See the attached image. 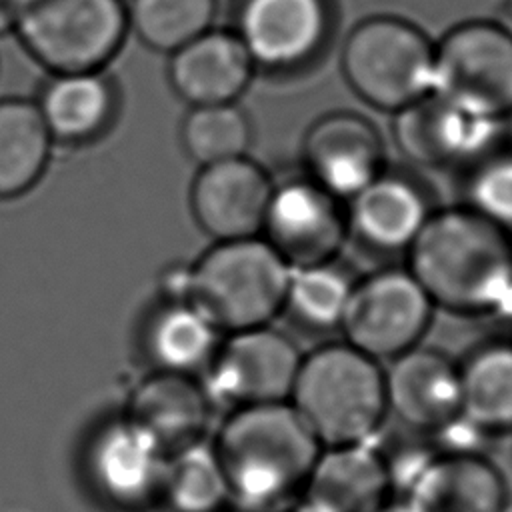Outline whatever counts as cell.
I'll return each instance as SVG.
<instances>
[{
  "mask_svg": "<svg viewBox=\"0 0 512 512\" xmlns=\"http://www.w3.org/2000/svg\"><path fill=\"white\" fill-rule=\"evenodd\" d=\"M232 502L272 512L302 496L322 444L290 402L230 410L212 444Z\"/></svg>",
  "mask_w": 512,
  "mask_h": 512,
  "instance_id": "2",
  "label": "cell"
},
{
  "mask_svg": "<svg viewBox=\"0 0 512 512\" xmlns=\"http://www.w3.org/2000/svg\"><path fill=\"white\" fill-rule=\"evenodd\" d=\"M162 498L172 512H220L232 502L212 444L200 440L168 456Z\"/></svg>",
  "mask_w": 512,
  "mask_h": 512,
  "instance_id": "26",
  "label": "cell"
},
{
  "mask_svg": "<svg viewBox=\"0 0 512 512\" xmlns=\"http://www.w3.org/2000/svg\"><path fill=\"white\" fill-rule=\"evenodd\" d=\"M430 216L422 190L406 178L380 174L350 198L354 234L382 252L408 250Z\"/></svg>",
  "mask_w": 512,
  "mask_h": 512,
  "instance_id": "22",
  "label": "cell"
},
{
  "mask_svg": "<svg viewBox=\"0 0 512 512\" xmlns=\"http://www.w3.org/2000/svg\"><path fill=\"white\" fill-rule=\"evenodd\" d=\"M496 122L476 118L434 92L400 108L394 138L402 154L428 168L474 160L492 142Z\"/></svg>",
  "mask_w": 512,
  "mask_h": 512,
  "instance_id": "15",
  "label": "cell"
},
{
  "mask_svg": "<svg viewBox=\"0 0 512 512\" xmlns=\"http://www.w3.org/2000/svg\"><path fill=\"white\" fill-rule=\"evenodd\" d=\"M52 144L36 102L0 98V200L26 194L42 178Z\"/></svg>",
  "mask_w": 512,
  "mask_h": 512,
  "instance_id": "24",
  "label": "cell"
},
{
  "mask_svg": "<svg viewBox=\"0 0 512 512\" xmlns=\"http://www.w3.org/2000/svg\"><path fill=\"white\" fill-rule=\"evenodd\" d=\"M468 204L472 210L512 230V152L484 156L468 178Z\"/></svg>",
  "mask_w": 512,
  "mask_h": 512,
  "instance_id": "30",
  "label": "cell"
},
{
  "mask_svg": "<svg viewBox=\"0 0 512 512\" xmlns=\"http://www.w3.org/2000/svg\"><path fill=\"white\" fill-rule=\"evenodd\" d=\"M288 400L328 448L366 442L388 410L384 372L348 342L302 356Z\"/></svg>",
  "mask_w": 512,
  "mask_h": 512,
  "instance_id": "3",
  "label": "cell"
},
{
  "mask_svg": "<svg viewBox=\"0 0 512 512\" xmlns=\"http://www.w3.org/2000/svg\"><path fill=\"white\" fill-rule=\"evenodd\" d=\"M390 472L364 442L320 452L302 492L308 512H376L386 504Z\"/></svg>",
  "mask_w": 512,
  "mask_h": 512,
  "instance_id": "19",
  "label": "cell"
},
{
  "mask_svg": "<svg viewBox=\"0 0 512 512\" xmlns=\"http://www.w3.org/2000/svg\"><path fill=\"white\" fill-rule=\"evenodd\" d=\"M432 92L498 122L512 112V32L490 20L462 22L434 46Z\"/></svg>",
  "mask_w": 512,
  "mask_h": 512,
  "instance_id": "7",
  "label": "cell"
},
{
  "mask_svg": "<svg viewBox=\"0 0 512 512\" xmlns=\"http://www.w3.org/2000/svg\"><path fill=\"white\" fill-rule=\"evenodd\" d=\"M116 102L112 80L102 70H86L52 74L36 106L54 142L84 144L108 130Z\"/></svg>",
  "mask_w": 512,
  "mask_h": 512,
  "instance_id": "21",
  "label": "cell"
},
{
  "mask_svg": "<svg viewBox=\"0 0 512 512\" xmlns=\"http://www.w3.org/2000/svg\"><path fill=\"white\" fill-rule=\"evenodd\" d=\"M180 140L186 154L200 166L246 156L252 124L236 102L192 106L182 120Z\"/></svg>",
  "mask_w": 512,
  "mask_h": 512,
  "instance_id": "28",
  "label": "cell"
},
{
  "mask_svg": "<svg viewBox=\"0 0 512 512\" xmlns=\"http://www.w3.org/2000/svg\"><path fill=\"white\" fill-rule=\"evenodd\" d=\"M232 30L256 68L292 70L322 48L330 6L328 0H236Z\"/></svg>",
  "mask_w": 512,
  "mask_h": 512,
  "instance_id": "12",
  "label": "cell"
},
{
  "mask_svg": "<svg viewBox=\"0 0 512 512\" xmlns=\"http://www.w3.org/2000/svg\"><path fill=\"white\" fill-rule=\"evenodd\" d=\"M22 4L24 0H0V36L14 32Z\"/></svg>",
  "mask_w": 512,
  "mask_h": 512,
  "instance_id": "31",
  "label": "cell"
},
{
  "mask_svg": "<svg viewBox=\"0 0 512 512\" xmlns=\"http://www.w3.org/2000/svg\"><path fill=\"white\" fill-rule=\"evenodd\" d=\"M260 234L292 268H302L334 260L346 220L328 190L310 178L290 180L274 186Z\"/></svg>",
  "mask_w": 512,
  "mask_h": 512,
  "instance_id": "11",
  "label": "cell"
},
{
  "mask_svg": "<svg viewBox=\"0 0 512 512\" xmlns=\"http://www.w3.org/2000/svg\"><path fill=\"white\" fill-rule=\"evenodd\" d=\"M274 184L248 156L200 166L190 186L196 224L216 242L260 236Z\"/></svg>",
  "mask_w": 512,
  "mask_h": 512,
  "instance_id": "14",
  "label": "cell"
},
{
  "mask_svg": "<svg viewBox=\"0 0 512 512\" xmlns=\"http://www.w3.org/2000/svg\"><path fill=\"white\" fill-rule=\"evenodd\" d=\"M220 332L190 300H166L146 324L144 350L154 370L196 376L214 358Z\"/></svg>",
  "mask_w": 512,
  "mask_h": 512,
  "instance_id": "23",
  "label": "cell"
},
{
  "mask_svg": "<svg viewBox=\"0 0 512 512\" xmlns=\"http://www.w3.org/2000/svg\"><path fill=\"white\" fill-rule=\"evenodd\" d=\"M256 64L234 30L210 28L170 54L168 80L190 106L236 102Z\"/></svg>",
  "mask_w": 512,
  "mask_h": 512,
  "instance_id": "17",
  "label": "cell"
},
{
  "mask_svg": "<svg viewBox=\"0 0 512 512\" xmlns=\"http://www.w3.org/2000/svg\"><path fill=\"white\" fill-rule=\"evenodd\" d=\"M302 160L312 182L338 200H350L384 172V144L366 116L338 110L310 124Z\"/></svg>",
  "mask_w": 512,
  "mask_h": 512,
  "instance_id": "13",
  "label": "cell"
},
{
  "mask_svg": "<svg viewBox=\"0 0 512 512\" xmlns=\"http://www.w3.org/2000/svg\"><path fill=\"white\" fill-rule=\"evenodd\" d=\"M126 10L142 44L172 54L212 28L216 0H130Z\"/></svg>",
  "mask_w": 512,
  "mask_h": 512,
  "instance_id": "27",
  "label": "cell"
},
{
  "mask_svg": "<svg viewBox=\"0 0 512 512\" xmlns=\"http://www.w3.org/2000/svg\"><path fill=\"white\" fill-rule=\"evenodd\" d=\"M300 364L296 344L270 324L228 332L204 370L202 386L212 404L230 410L288 402Z\"/></svg>",
  "mask_w": 512,
  "mask_h": 512,
  "instance_id": "8",
  "label": "cell"
},
{
  "mask_svg": "<svg viewBox=\"0 0 512 512\" xmlns=\"http://www.w3.org/2000/svg\"><path fill=\"white\" fill-rule=\"evenodd\" d=\"M376 512H410L406 504H384L380 510Z\"/></svg>",
  "mask_w": 512,
  "mask_h": 512,
  "instance_id": "32",
  "label": "cell"
},
{
  "mask_svg": "<svg viewBox=\"0 0 512 512\" xmlns=\"http://www.w3.org/2000/svg\"><path fill=\"white\" fill-rule=\"evenodd\" d=\"M434 46L412 22L370 16L358 22L342 48V72L368 104L398 112L432 92Z\"/></svg>",
  "mask_w": 512,
  "mask_h": 512,
  "instance_id": "6",
  "label": "cell"
},
{
  "mask_svg": "<svg viewBox=\"0 0 512 512\" xmlns=\"http://www.w3.org/2000/svg\"><path fill=\"white\" fill-rule=\"evenodd\" d=\"M168 454L128 416L100 426L84 452L92 490L108 504L138 510L162 496Z\"/></svg>",
  "mask_w": 512,
  "mask_h": 512,
  "instance_id": "10",
  "label": "cell"
},
{
  "mask_svg": "<svg viewBox=\"0 0 512 512\" xmlns=\"http://www.w3.org/2000/svg\"><path fill=\"white\" fill-rule=\"evenodd\" d=\"M460 368V416L484 432L512 428V344L474 350Z\"/></svg>",
  "mask_w": 512,
  "mask_h": 512,
  "instance_id": "25",
  "label": "cell"
},
{
  "mask_svg": "<svg viewBox=\"0 0 512 512\" xmlns=\"http://www.w3.org/2000/svg\"><path fill=\"white\" fill-rule=\"evenodd\" d=\"M498 512H512V502H504V506Z\"/></svg>",
  "mask_w": 512,
  "mask_h": 512,
  "instance_id": "34",
  "label": "cell"
},
{
  "mask_svg": "<svg viewBox=\"0 0 512 512\" xmlns=\"http://www.w3.org/2000/svg\"><path fill=\"white\" fill-rule=\"evenodd\" d=\"M408 260L432 304L458 314L512 308V238L470 206L430 212Z\"/></svg>",
  "mask_w": 512,
  "mask_h": 512,
  "instance_id": "1",
  "label": "cell"
},
{
  "mask_svg": "<svg viewBox=\"0 0 512 512\" xmlns=\"http://www.w3.org/2000/svg\"><path fill=\"white\" fill-rule=\"evenodd\" d=\"M210 412L212 400L200 380L190 374L154 370L132 390L124 416L144 428L170 456L202 440Z\"/></svg>",
  "mask_w": 512,
  "mask_h": 512,
  "instance_id": "18",
  "label": "cell"
},
{
  "mask_svg": "<svg viewBox=\"0 0 512 512\" xmlns=\"http://www.w3.org/2000/svg\"><path fill=\"white\" fill-rule=\"evenodd\" d=\"M432 300L408 270H380L352 286L340 328L374 360L396 358L424 334Z\"/></svg>",
  "mask_w": 512,
  "mask_h": 512,
  "instance_id": "9",
  "label": "cell"
},
{
  "mask_svg": "<svg viewBox=\"0 0 512 512\" xmlns=\"http://www.w3.org/2000/svg\"><path fill=\"white\" fill-rule=\"evenodd\" d=\"M386 404L416 430H440L460 416V368L432 348H410L384 372Z\"/></svg>",
  "mask_w": 512,
  "mask_h": 512,
  "instance_id": "16",
  "label": "cell"
},
{
  "mask_svg": "<svg viewBox=\"0 0 512 512\" xmlns=\"http://www.w3.org/2000/svg\"><path fill=\"white\" fill-rule=\"evenodd\" d=\"M124 0H24L14 32L52 74L104 70L128 34Z\"/></svg>",
  "mask_w": 512,
  "mask_h": 512,
  "instance_id": "5",
  "label": "cell"
},
{
  "mask_svg": "<svg viewBox=\"0 0 512 512\" xmlns=\"http://www.w3.org/2000/svg\"><path fill=\"white\" fill-rule=\"evenodd\" d=\"M352 286L332 262L292 268L284 310L312 330L340 328Z\"/></svg>",
  "mask_w": 512,
  "mask_h": 512,
  "instance_id": "29",
  "label": "cell"
},
{
  "mask_svg": "<svg viewBox=\"0 0 512 512\" xmlns=\"http://www.w3.org/2000/svg\"><path fill=\"white\" fill-rule=\"evenodd\" d=\"M500 24H504V26L512 32V2H510V8H508V16H506V20H504V22H500Z\"/></svg>",
  "mask_w": 512,
  "mask_h": 512,
  "instance_id": "33",
  "label": "cell"
},
{
  "mask_svg": "<svg viewBox=\"0 0 512 512\" xmlns=\"http://www.w3.org/2000/svg\"><path fill=\"white\" fill-rule=\"evenodd\" d=\"M290 272L262 236L222 240L188 266L186 300L224 332L266 326L284 310Z\"/></svg>",
  "mask_w": 512,
  "mask_h": 512,
  "instance_id": "4",
  "label": "cell"
},
{
  "mask_svg": "<svg viewBox=\"0 0 512 512\" xmlns=\"http://www.w3.org/2000/svg\"><path fill=\"white\" fill-rule=\"evenodd\" d=\"M506 488L494 464L476 452L430 458L410 482V512H498Z\"/></svg>",
  "mask_w": 512,
  "mask_h": 512,
  "instance_id": "20",
  "label": "cell"
}]
</instances>
